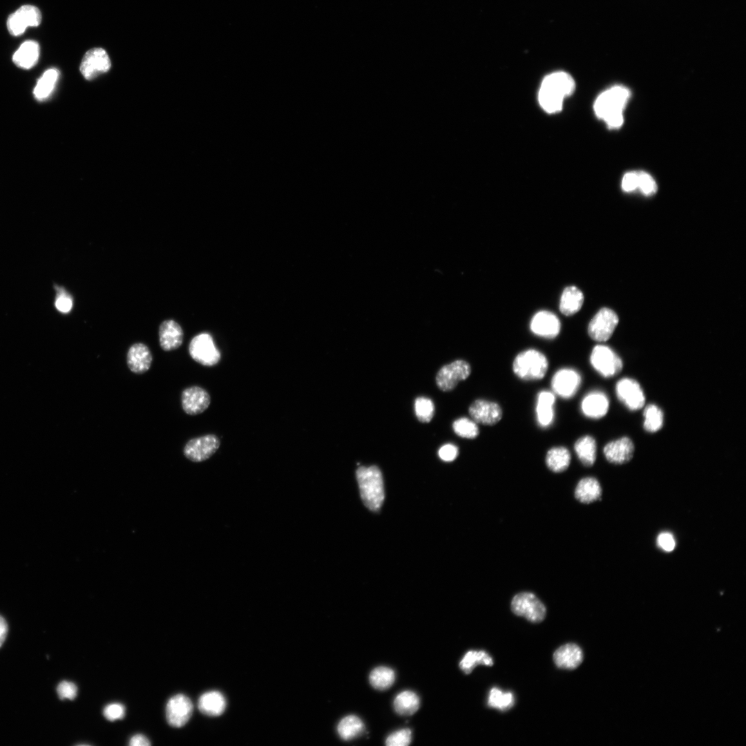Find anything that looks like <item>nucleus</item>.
<instances>
[{
	"mask_svg": "<svg viewBox=\"0 0 746 746\" xmlns=\"http://www.w3.org/2000/svg\"><path fill=\"white\" fill-rule=\"evenodd\" d=\"M39 46L33 40H28L21 44L12 56V61L19 68L30 69L38 61Z\"/></svg>",
	"mask_w": 746,
	"mask_h": 746,
	"instance_id": "nucleus-25",
	"label": "nucleus"
},
{
	"mask_svg": "<svg viewBox=\"0 0 746 746\" xmlns=\"http://www.w3.org/2000/svg\"><path fill=\"white\" fill-rule=\"evenodd\" d=\"M211 396L203 388L193 385L181 393V405L189 415H197L204 412L210 405Z\"/></svg>",
	"mask_w": 746,
	"mask_h": 746,
	"instance_id": "nucleus-14",
	"label": "nucleus"
},
{
	"mask_svg": "<svg viewBox=\"0 0 746 746\" xmlns=\"http://www.w3.org/2000/svg\"><path fill=\"white\" fill-rule=\"evenodd\" d=\"M514 705V696L510 692H503L498 688L490 689L488 698V706L506 711Z\"/></svg>",
	"mask_w": 746,
	"mask_h": 746,
	"instance_id": "nucleus-37",
	"label": "nucleus"
},
{
	"mask_svg": "<svg viewBox=\"0 0 746 746\" xmlns=\"http://www.w3.org/2000/svg\"><path fill=\"white\" fill-rule=\"evenodd\" d=\"M412 732L410 729H402L391 734L385 744L388 746H406L410 743Z\"/></svg>",
	"mask_w": 746,
	"mask_h": 746,
	"instance_id": "nucleus-40",
	"label": "nucleus"
},
{
	"mask_svg": "<svg viewBox=\"0 0 746 746\" xmlns=\"http://www.w3.org/2000/svg\"><path fill=\"white\" fill-rule=\"evenodd\" d=\"M419 696L413 691H404L399 694L394 700L395 711L401 715L409 716L419 708Z\"/></svg>",
	"mask_w": 746,
	"mask_h": 746,
	"instance_id": "nucleus-32",
	"label": "nucleus"
},
{
	"mask_svg": "<svg viewBox=\"0 0 746 746\" xmlns=\"http://www.w3.org/2000/svg\"><path fill=\"white\" fill-rule=\"evenodd\" d=\"M458 448L452 443H447L442 446L438 451L439 457L444 461H452L455 460L458 456Z\"/></svg>",
	"mask_w": 746,
	"mask_h": 746,
	"instance_id": "nucleus-46",
	"label": "nucleus"
},
{
	"mask_svg": "<svg viewBox=\"0 0 746 746\" xmlns=\"http://www.w3.org/2000/svg\"><path fill=\"white\" fill-rule=\"evenodd\" d=\"M226 708V700L219 691H213L203 694L198 700V709L209 716L221 715Z\"/></svg>",
	"mask_w": 746,
	"mask_h": 746,
	"instance_id": "nucleus-26",
	"label": "nucleus"
},
{
	"mask_svg": "<svg viewBox=\"0 0 746 746\" xmlns=\"http://www.w3.org/2000/svg\"><path fill=\"white\" fill-rule=\"evenodd\" d=\"M510 607L514 614L524 617L533 623L542 622L546 614L544 604L530 592H522L515 595Z\"/></svg>",
	"mask_w": 746,
	"mask_h": 746,
	"instance_id": "nucleus-5",
	"label": "nucleus"
},
{
	"mask_svg": "<svg viewBox=\"0 0 746 746\" xmlns=\"http://www.w3.org/2000/svg\"><path fill=\"white\" fill-rule=\"evenodd\" d=\"M478 664L492 666V657L484 651H469L460 661L459 667L466 674H469Z\"/></svg>",
	"mask_w": 746,
	"mask_h": 746,
	"instance_id": "nucleus-34",
	"label": "nucleus"
},
{
	"mask_svg": "<svg viewBox=\"0 0 746 746\" xmlns=\"http://www.w3.org/2000/svg\"><path fill=\"white\" fill-rule=\"evenodd\" d=\"M584 302L582 292L575 286L565 288L560 298V310L566 315L571 316L577 313Z\"/></svg>",
	"mask_w": 746,
	"mask_h": 746,
	"instance_id": "nucleus-28",
	"label": "nucleus"
},
{
	"mask_svg": "<svg viewBox=\"0 0 746 746\" xmlns=\"http://www.w3.org/2000/svg\"><path fill=\"white\" fill-rule=\"evenodd\" d=\"M363 723L358 717L354 715L343 718L337 727L340 737L345 740L356 738L363 732Z\"/></svg>",
	"mask_w": 746,
	"mask_h": 746,
	"instance_id": "nucleus-33",
	"label": "nucleus"
},
{
	"mask_svg": "<svg viewBox=\"0 0 746 746\" xmlns=\"http://www.w3.org/2000/svg\"><path fill=\"white\" fill-rule=\"evenodd\" d=\"M356 476L363 504L371 510H378L385 497L381 470L375 466H361L356 470Z\"/></svg>",
	"mask_w": 746,
	"mask_h": 746,
	"instance_id": "nucleus-3",
	"label": "nucleus"
},
{
	"mask_svg": "<svg viewBox=\"0 0 746 746\" xmlns=\"http://www.w3.org/2000/svg\"><path fill=\"white\" fill-rule=\"evenodd\" d=\"M638 172H628L622 180V189L625 192H631L638 189Z\"/></svg>",
	"mask_w": 746,
	"mask_h": 746,
	"instance_id": "nucleus-47",
	"label": "nucleus"
},
{
	"mask_svg": "<svg viewBox=\"0 0 746 746\" xmlns=\"http://www.w3.org/2000/svg\"><path fill=\"white\" fill-rule=\"evenodd\" d=\"M573 77L565 72H555L544 77L538 93L541 107L548 113L561 111L564 100L575 90Z\"/></svg>",
	"mask_w": 746,
	"mask_h": 746,
	"instance_id": "nucleus-1",
	"label": "nucleus"
},
{
	"mask_svg": "<svg viewBox=\"0 0 746 746\" xmlns=\"http://www.w3.org/2000/svg\"><path fill=\"white\" fill-rule=\"evenodd\" d=\"M644 420L643 426L645 430L649 432L658 431L663 425V412L654 404L648 405L643 413Z\"/></svg>",
	"mask_w": 746,
	"mask_h": 746,
	"instance_id": "nucleus-36",
	"label": "nucleus"
},
{
	"mask_svg": "<svg viewBox=\"0 0 746 746\" xmlns=\"http://www.w3.org/2000/svg\"><path fill=\"white\" fill-rule=\"evenodd\" d=\"M103 714L107 720L113 721L123 718L125 715V708L120 703H111L104 707Z\"/></svg>",
	"mask_w": 746,
	"mask_h": 746,
	"instance_id": "nucleus-43",
	"label": "nucleus"
},
{
	"mask_svg": "<svg viewBox=\"0 0 746 746\" xmlns=\"http://www.w3.org/2000/svg\"><path fill=\"white\" fill-rule=\"evenodd\" d=\"M452 428L455 434L462 438L472 439L476 438L479 434L477 423L467 417L456 419L452 423Z\"/></svg>",
	"mask_w": 746,
	"mask_h": 746,
	"instance_id": "nucleus-38",
	"label": "nucleus"
},
{
	"mask_svg": "<svg viewBox=\"0 0 746 746\" xmlns=\"http://www.w3.org/2000/svg\"><path fill=\"white\" fill-rule=\"evenodd\" d=\"M59 76L57 69L52 68L46 70L37 80L34 88L33 95L35 99L39 101L47 99L55 89Z\"/></svg>",
	"mask_w": 746,
	"mask_h": 746,
	"instance_id": "nucleus-29",
	"label": "nucleus"
},
{
	"mask_svg": "<svg viewBox=\"0 0 746 746\" xmlns=\"http://www.w3.org/2000/svg\"><path fill=\"white\" fill-rule=\"evenodd\" d=\"M602 489L598 481L594 477H585L577 484L575 498L582 503L589 504L600 499Z\"/></svg>",
	"mask_w": 746,
	"mask_h": 746,
	"instance_id": "nucleus-27",
	"label": "nucleus"
},
{
	"mask_svg": "<svg viewBox=\"0 0 746 746\" xmlns=\"http://www.w3.org/2000/svg\"><path fill=\"white\" fill-rule=\"evenodd\" d=\"M618 321V317L613 310L602 308L590 321L588 334L595 341H606L612 336Z\"/></svg>",
	"mask_w": 746,
	"mask_h": 746,
	"instance_id": "nucleus-10",
	"label": "nucleus"
},
{
	"mask_svg": "<svg viewBox=\"0 0 746 746\" xmlns=\"http://www.w3.org/2000/svg\"><path fill=\"white\" fill-rule=\"evenodd\" d=\"M609 402L606 395L600 391L588 393L581 402V410L584 416L591 419H600L609 410Z\"/></svg>",
	"mask_w": 746,
	"mask_h": 746,
	"instance_id": "nucleus-22",
	"label": "nucleus"
},
{
	"mask_svg": "<svg viewBox=\"0 0 746 746\" xmlns=\"http://www.w3.org/2000/svg\"><path fill=\"white\" fill-rule=\"evenodd\" d=\"M41 21L39 10L31 5H24L11 14L7 20V28L13 36H19L29 26H37Z\"/></svg>",
	"mask_w": 746,
	"mask_h": 746,
	"instance_id": "nucleus-12",
	"label": "nucleus"
},
{
	"mask_svg": "<svg viewBox=\"0 0 746 746\" xmlns=\"http://www.w3.org/2000/svg\"><path fill=\"white\" fill-rule=\"evenodd\" d=\"M468 412L473 421L485 425L497 424L503 416L502 409L497 403L481 399L472 403Z\"/></svg>",
	"mask_w": 746,
	"mask_h": 746,
	"instance_id": "nucleus-16",
	"label": "nucleus"
},
{
	"mask_svg": "<svg viewBox=\"0 0 746 746\" xmlns=\"http://www.w3.org/2000/svg\"><path fill=\"white\" fill-rule=\"evenodd\" d=\"M191 357L204 366H213L219 363L221 354L214 344L212 336L208 333L195 336L189 345Z\"/></svg>",
	"mask_w": 746,
	"mask_h": 746,
	"instance_id": "nucleus-6",
	"label": "nucleus"
},
{
	"mask_svg": "<svg viewBox=\"0 0 746 746\" xmlns=\"http://www.w3.org/2000/svg\"><path fill=\"white\" fill-rule=\"evenodd\" d=\"M593 367L602 376L609 378L618 374L622 368L621 358L608 346L595 345L591 353Z\"/></svg>",
	"mask_w": 746,
	"mask_h": 746,
	"instance_id": "nucleus-7",
	"label": "nucleus"
},
{
	"mask_svg": "<svg viewBox=\"0 0 746 746\" xmlns=\"http://www.w3.org/2000/svg\"><path fill=\"white\" fill-rule=\"evenodd\" d=\"M638 186L642 193L645 195H651L657 191V184L653 178L644 171H638Z\"/></svg>",
	"mask_w": 746,
	"mask_h": 746,
	"instance_id": "nucleus-41",
	"label": "nucleus"
},
{
	"mask_svg": "<svg viewBox=\"0 0 746 746\" xmlns=\"http://www.w3.org/2000/svg\"><path fill=\"white\" fill-rule=\"evenodd\" d=\"M513 373L523 381L542 379L548 370V361L546 356L535 349L519 352L513 362Z\"/></svg>",
	"mask_w": 746,
	"mask_h": 746,
	"instance_id": "nucleus-4",
	"label": "nucleus"
},
{
	"mask_svg": "<svg viewBox=\"0 0 746 746\" xmlns=\"http://www.w3.org/2000/svg\"><path fill=\"white\" fill-rule=\"evenodd\" d=\"M582 660V651L574 643L564 644L557 649L553 653V661L555 665L562 669H575L580 665Z\"/></svg>",
	"mask_w": 746,
	"mask_h": 746,
	"instance_id": "nucleus-23",
	"label": "nucleus"
},
{
	"mask_svg": "<svg viewBox=\"0 0 746 746\" xmlns=\"http://www.w3.org/2000/svg\"><path fill=\"white\" fill-rule=\"evenodd\" d=\"M618 398L629 410H637L643 407L645 398L640 384L629 378H623L615 385Z\"/></svg>",
	"mask_w": 746,
	"mask_h": 746,
	"instance_id": "nucleus-17",
	"label": "nucleus"
},
{
	"mask_svg": "<svg viewBox=\"0 0 746 746\" xmlns=\"http://www.w3.org/2000/svg\"><path fill=\"white\" fill-rule=\"evenodd\" d=\"M631 93L623 86H614L602 92L595 99L593 108L597 117L610 128L620 127L624 122L623 110Z\"/></svg>",
	"mask_w": 746,
	"mask_h": 746,
	"instance_id": "nucleus-2",
	"label": "nucleus"
},
{
	"mask_svg": "<svg viewBox=\"0 0 746 746\" xmlns=\"http://www.w3.org/2000/svg\"><path fill=\"white\" fill-rule=\"evenodd\" d=\"M193 712V704L191 700L183 694L172 696L166 707V720L174 727L184 726L189 720Z\"/></svg>",
	"mask_w": 746,
	"mask_h": 746,
	"instance_id": "nucleus-15",
	"label": "nucleus"
},
{
	"mask_svg": "<svg viewBox=\"0 0 746 746\" xmlns=\"http://www.w3.org/2000/svg\"><path fill=\"white\" fill-rule=\"evenodd\" d=\"M604 455L609 462L622 464L631 460L634 452L632 441L626 437L608 443L604 447Z\"/></svg>",
	"mask_w": 746,
	"mask_h": 746,
	"instance_id": "nucleus-21",
	"label": "nucleus"
},
{
	"mask_svg": "<svg viewBox=\"0 0 746 746\" xmlns=\"http://www.w3.org/2000/svg\"><path fill=\"white\" fill-rule=\"evenodd\" d=\"M8 632V625L4 618L0 615V647L3 643Z\"/></svg>",
	"mask_w": 746,
	"mask_h": 746,
	"instance_id": "nucleus-49",
	"label": "nucleus"
},
{
	"mask_svg": "<svg viewBox=\"0 0 746 746\" xmlns=\"http://www.w3.org/2000/svg\"><path fill=\"white\" fill-rule=\"evenodd\" d=\"M111 68V60L105 50L94 48L88 50L80 64L79 70L84 77L90 80Z\"/></svg>",
	"mask_w": 746,
	"mask_h": 746,
	"instance_id": "nucleus-13",
	"label": "nucleus"
},
{
	"mask_svg": "<svg viewBox=\"0 0 746 746\" xmlns=\"http://www.w3.org/2000/svg\"><path fill=\"white\" fill-rule=\"evenodd\" d=\"M470 364L464 360H456L443 365L437 374L436 383L440 390L448 392L453 390L459 381L470 374Z\"/></svg>",
	"mask_w": 746,
	"mask_h": 746,
	"instance_id": "nucleus-9",
	"label": "nucleus"
},
{
	"mask_svg": "<svg viewBox=\"0 0 746 746\" xmlns=\"http://www.w3.org/2000/svg\"><path fill=\"white\" fill-rule=\"evenodd\" d=\"M57 691L61 700H73L77 696V687L72 682L62 681L58 685Z\"/></svg>",
	"mask_w": 746,
	"mask_h": 746,
	"instance_id": "nucleus-44",
	"label": "nucleus"
},
{
	"mask_svg": "<svg viewBox=\"0 0 746 746\" xmlns=\"http://www.w3.org/2000/svg\"><path fill=\"white\" fill-rule=\"evenodd\" d=\"M183 330L173 320L163 321L159 327V342L161 348L166 352L178 349L183 342Z\"/></svg>",
	"mask_w": 746,
	"mask_h": 746,
	"instance_id": "nucleus-20",
	"label": "nucleus"
},
{
	"mask_svg": "<svg viewBox=\"0 0 746 746\" xmlns=\"http://www.w3.org/2000/svg\"><path fill=\"white\" fill-rule=\"evenodd\" d=\"M576 455L585 466L593 465L596 459L597 446L595 439L589 435L579 438L574 444Z\"/></svg>",
	"mask_w": 746,
	"mask_h": 746,
	"instance_id": "nucleus-30",
	"label": "nucleus"
},
{
	"mask_svg": "<svg viewBox=\"0 0 746 746\" xmlns=\"http://www.w3.org/2000/svg\"><path fill=\"white\" fill-rule=\"evenodd\" d=\"M395 674L394 671L387 667H379L374 669L370 674V682L379 690H385L394 683Z\"/></svg>",
	"mask_w": 746,
	"mask_h": 746,
	"instance_id": "nucleus-35",
	"label": "nucleus"
},
{
	"mask_svg": "<svg viewBox=\"0 0 746 746\" xmlns=\"http://www.w3.org/2000/svg\"><path fill=\"white\" fill-rule=\"evenodd\" d=\"M581 383L582 377L577 371L564 367L553 374L551 385L554 394L562 399H571L578 391Z\"/></svg>",
	"mask_w": 746,
	"mask_h": 746,
	"instance_id": "nucleus-11",
	"label": "nucleus"
},
{
	"mask_svg": "<svg viewBox=\"0 0 746 746\" xmlns=\"http://www.w3.org/2000/svg\"><path fill=\"white\" fill-rule=\"evenodd\" d=\"M220 446L219 438L208 434L189 440L183 448L186 459L193 462H202L210 458Z\"/></svg>",
	"mask_w": 746,
	"mask_h": 746,
	"instance_id": "nucleus-8",
	"label": "nucleus"
},
{
	"mask_svg": "<svg viewBox=\"0 0 746 746\" xmlns=\"http://www.w3.org/2000/svg\"><path fill=\"white\" fill-rule=\"evenodd\" d=\"M571 458V453L566 448L553 447L546 453V463L551 471L562 472L568 468Z\"/></svg>",
	"mask_w": 746,
	"mask_h": 746,
	"instance_id": "nucleus-31",
	"label": "nucleus"
},
{
	"mask_svg": "<svg viewBox=\"0 0 746 746\" xmlns=\"http://www.w3.org/2000/svg\"><path fill=\"white\" fill-rule=\"evenodd\" d=\"M55 289L57 290V296L55 302V307L61 313H68L73 307L72 297L64 288L56 286Z\"/></svg>",
	"mask_w": 746,
	"mask_h": 746,
	"instance_id": "nucleus-42",
	"label": "nucleus"
},
{
	"mask_svg": "<svg viewBox=\"0 0 746 746\" xmlns=\"http://www.w3.org/2000/svg\"><path fill=\"white\" fill-rule=\"evenodd\" d=\"M658 546L667 552L672 551L676 546V541L673 535L669 532H662L658 536Z\"/></svg>",
	"mask_w": 746,
	"mask_h": 746,
	"instance_id": "nucleus-45",
	"label": "nucleus"
},
{
	"mask_svg": "<svg viewBox=\"0 0 746 746\" xmlns=\"http://www.w3.org/2000/svg\"><path fill=\"white\" fill-rule=\"evenodd\" d=\"M560 322L558 318L548 311H540L532 318L530 330L538 336L554 338L560 333Z\"/></svg>",
	"mask_w": 746,
	"mask_h": 746,
	"instance_id": "nucleus-18",
	"label": "nucleus"
},
{
	"mask_svg": "<svg viewBox=\"0 0 746 746\" xmlns=\"http://www.w3.org/2000/svg\"><path fill=\"white\" fill-rule=\"evenodd\" d=\"M150 745L151 743L149 740L142 734H136L132 736L129 741V745L131 746H145Z\"/></svg>",
	"mask_w": 746,
	"mask_h": 746,
	"instance_id": "nucleus-48",
	"label": "nucleus"
},
{
	"mask_svg": "<svg viewBox=\"0 0 746 746\" xmlns=\"http://www.w3.org/2000/svg\"><path fill=\"white\" fill-rule=\"evenodd\" d=\"M555 396L553 392L548 390L540 391L537 396L535 407L536 419L542 428L550 426L554 420V405Z\"/></svg>",
	"mask_w": 746,
	"mask_h": 746,
	"instance_id": "nucleus-24",
	"label": "nucleus"
},
{
	"mask_svg": "<svg viewBox=\"0 0 746 746\" xmlns=\"http://www.w3.org/2000/svg\"><path fill=\"white\" fill-rule=\"evenodd\" d=\"M434 411V406L431 399L420 396L414 401V412L418 420L423 423L430 421Z\"/></svg>",
	"mask_w": 746,
	"mask_h": 746,
	"instance_id": "nucleus-39",
	"label": "nucleus"
},
{
	"mask_svg": "<svg viewBox=\"0 0 746 746\" xmlns=\"http://www.w3.org/2000/svg\"><path fill=\"white\" fill-rule=\"evenodd\" d=\"M152 361L151 352L144 343H134L127 352V366L135 374H142L146 372L150 369Z\"/></svg>",
	"mask_w": 746,
	"mask_h": 746,
	"instance_id": "nucleus-19",
	"label": "nucleus"
}]
</instances>
